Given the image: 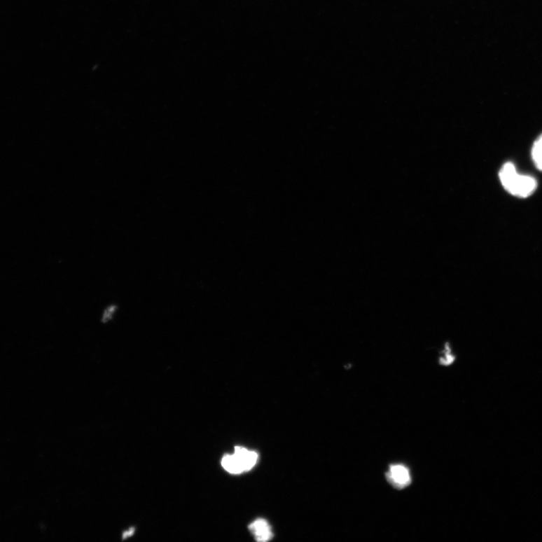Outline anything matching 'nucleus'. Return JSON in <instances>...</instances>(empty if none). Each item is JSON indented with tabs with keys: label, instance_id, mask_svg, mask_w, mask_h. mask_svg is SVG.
<instances>
[{
	"label": "nucleus",
	"instance_id": "f257e3e1",
	"mask_svg": "<svg viewBox=\"0 0 542 542\" xmlns=\"http://www.w3.org/2000/svg\"><path fill=\"white\" fill-rule=\"evenodd\" d=\"M499 178L507 192L516 197H527L534 194L537 188L536 179L517 174L513 163H506L501 167Z\"/></svg>",
	"mask_w": 542,
	"mask_h": 542
},
{
	"label": "nucleus",
	"instance_id": "6e6552de",
	"mask_svg": "<svg viewBox=\"0 0 542 542\" xmlns=\"http://www.w3.org/2000/svg\"><path fill=\"white\" fill-rule=\"evenodd\" d=\"M136 531V529L134 527L130 528L127 531H125V533L123 534V539L128 538L129 537H132L134 535Z\"/></svg>",
	"mask_w": 542,
	"mask_h": 542
},
{
	"label": "nucleus",
	"instance_id": "7ed1b4c3",
	"mask_svg": "<svg viewBox=\"0 0 542 542\" xmlns=\"http://www.w3.org/2000/svg\"><path fill=\"white\" fill-rule=\"evenodd\" d=\"M249 528L258 541H267L273 537L272 531L265 519L256 520Z\"/></svg>",
	"mask_w": 542,
	"mask_h": 542
},
{
	"label": "nucleus",
	"instance_id": "39448f33",
	"mask_svg": "<svg viewBox=\"0 0 542 542\" xmlns=\"http://www.w3.org/2000/svg\"><path fill=\"white\" fill-rule=\"evenodd\" d=\"M222 465L228 473L232 474H239L245 471L242 461L235 454L233 455H225L223 458Z\"/></svg>",
	"mask_w": 542,
	"mask_h": 542
},
{
	"label": "nucleus",
	"instance_id": "423d86ee",
	"mask_svg": "<svg viewBox=\"0 0 542 542\" xmlns=\"http://www.w3.org/2000/svg\"><path fill=\"white\" fill-rule=\"evenodd\" d=\"M531 157L537 168L542 172V134L536 140L531 149Z\"/></svg>",
	"mask_w": 542,
	"mask_h": 542
},
{
	"label": "nucleus",
	"instance_id": "0eeeda50",
	"mask_svg": "<svg viewBox=\"0 0 542 542\" xmlns=\"http://www.w3.org/2000/svg\"><path fill=\"white\" fill-rule=\"evenodd\" d=\"M116 311V307H109L105 312L104 317V322H106V320H109V319L112 318L113 314H114Z\"/></svg>",
	"mask_w": 542,
	"mask_h": 542
},
{
	"label": "nucleus",
	"instance_id": "f03ea898",
	"mask_svg": "<svg viewBox=\"0 0 542 542\" xmlns=\"http://www.w3.org/2000/svg\"><path fill=\"white\" fill-rule=\"evenodd\" d=\"M387 478L391 486L397 489H403L409 486L411 478L410 471L403 465H391L389 467Z\"/></svg>",
	"mask_w": 542,
	"mask_h": 542
},
{
	"label": "nucleus",
	"instance_id": "20e7f679",
	"mask_svg": "<svg viewBox=\"0 0 542 542\" xmlns=\"http://www.w3.org/2000/svg\"><path fill=\"white\" fill-rule=\"evenodd\" d=\"M235 454L239 458L244 466L245 471L252 469L256 464L258 454L254 451L249 450L244 447H235Z\"/></svg>",
	"mask_w": 542,
	"mask_h": 542
}]
</instances>
